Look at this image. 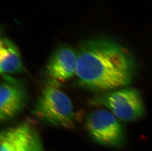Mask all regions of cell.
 <instances>
[{"label": "cell", "mask_w": 152, "mask_h": 151, "mask_svg": "<svg viewBox=\"0 0 152 151\" xmlns=\"http://www.w3.org/2000/svg\"><path fill=\"white\" fill-rule=\"evenodd\" d=\"M78 84L91 91L104 92L132 83L137 65L127 49L107 39L84 42L77 50Z\"/></svg>", "instance_id": "obj_1"}, {"label": "cell", "mask_w": 152, "mask_h": 151, "mask_svg": "<svg viewBox=\"0 0 152 151\" xmlns=\"http://www.w3.org/2000/svg\"><path fill=\"white\" fill-rule=\"evenodd\" d=\"M59 87L46 84L39 95L32 113L39 120L55 127H75L76 115L70 99Z\"/></svg>", "instance_id": "obj_2"}, {"label": "cell", "mask_w": 152, "mask_h": 151, "mask_svg": "<svg viewBox=\"0 0 152 151\" xmlns=\"http://www.w3.org/2000/svg\"><path fill=\"white\" fill-rule=\"evenodd\" d=\"M89 104L105 107L125 122L136 121L145 113L142 95L134 89H117L99 93L91 99Z\"/></svg>", "instance_id": "obj_3"}, {"label": "cell", "mask_w": 152, "mask_h": 151, "mask_svg": "<svg viewBox=\"0 0 152 151\" xmlns=\"http://www.w3.org/2000/svg\"><path fill=\"white\" fill-rule=\"evenodd\" d=\"M85 124L89 135L101 145L118 147L124 142L125 128L110 111L99 109L89 113Z\"/></svg>", "instance_id": "obj_4"}, {"label": "cell", "mask_w": 152, "mask_h": 151, "mask_svg": "<svg viewBox=\"0 0 152 151\" xmlns=\"http://www.w3.org/2000/svg\"><path fill=\"white\" fill-rule=\"evenodd\" d=\"M28 100L24 85L10 75H1L0 86V121H10L22 111Z\"/></svg>", "instance_id": "obj_5"}, {"label": "cell", "mask_w": 152, "mask_h": 151, "mask_svg": "<svg viewBox=\"0 0 152 151\" xmlns=\"http://www.w3.org/2000/svg\"><path fill=\"white\" fill-rule=\"evenodd\" d=\"M77 50L69 45L58 47L52 53L44 69L46 84L59 87L75 76Z\"/></svg>", "instance_id": "obj_6"}, {"label": "cell", "mask_w": 152, "mask_h": 151, "mask_svg": "<svg viewBox=\"0 0 152 151\" xmlns=\"http://www.w3.org/2000/svg\"><path fill=\"white\" fill-rule=\"evenodd\" d=\"M0 151H44V149L35 128L23 123L1 131Z\"/></svg>", "instance_id": "obj_7"}, {"label": "cell", "mask_w": 152, "mask_h": 151, "mask_svg": "<svg viewBox=\"0 0 152 151\" xmlns=\"http://www.w3.org/2000/svg\"><path fill=\"white\" fill-rule=\"evenodd\" d=\"M21 57L12 40L2 37L0 43V72L1 75L19 74L24 71Z\"/></svg>", "instance_id": "obj_8"}]
</instances>
